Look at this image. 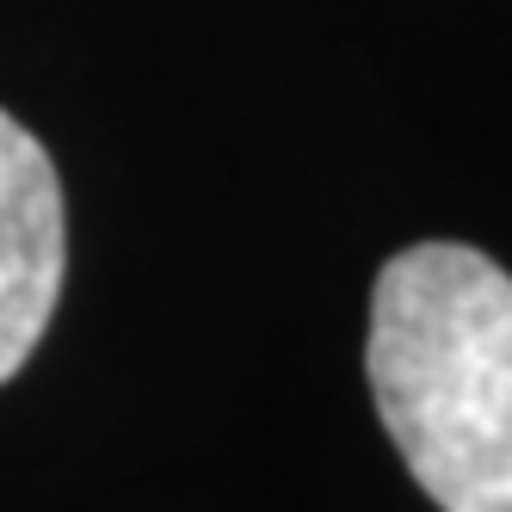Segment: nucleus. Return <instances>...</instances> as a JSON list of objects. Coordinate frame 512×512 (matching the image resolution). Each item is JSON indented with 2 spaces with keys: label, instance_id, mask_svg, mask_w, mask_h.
<instances>
[{
  "label": "nucleus",
  "instance_id": "obj_1",
  "mask_svg": "<svg viewBox=\"0 0 512 512\" xmlns=\"http://www.w3.org/2000/svg\"><path fill=\"white\" fill-rule=\"evenodd\" d=\"M364 377L438 512H512V272L500 260L463 241L383 260Z\"/></svg>",
  "mask_w": 512,
  "mask_h": 512
},
{
  "label": "nucleus",
  "instance_id": "obj_2",
  "mask_svg": "<svg viewBox=\"0 0 512 512\" xmlns=\"http://www.w3.org/2000/svg\"><path fill=\"white\" fill-rule=\"evenodd\" d=\"M68 272V204L56 161L13 112H0V383L50 334Z\"/></svg>",
  "mask_w": 512,
  "mask_h": 512
}]
</instances>
